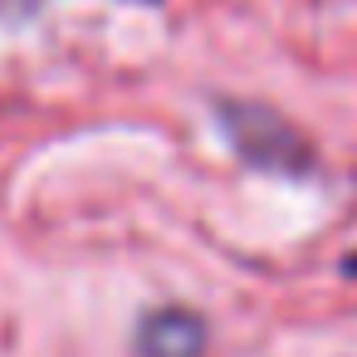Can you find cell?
I'll return each mask as SVG.
<instances>
[{
  "label": "cell",
  "instance_id": "cell-3",
  "mask_svg": "<svg viewBox=\"0 0 357 357\" xmlns=\"http://www.w3.org/2000/svg\"><path fill=\"white\" fill-rule=\"evenodd\" d=\"M137 6H157V0H137Z\"/></svg>",
  "mask_w": 357,
  "mask_h": 357
},
{
  "label": "cell",
  "instance_id": "cell-1",
  "mask_svg": "<svg viewBox=\"0 0 357 357\" xmlns=\"http://www.w3.org/2000/svg\"><path fill=\"white\" fill-rule=\"evenodd\" d=\"M201 337L206 333L191 313H157L142 328V357H196Z\"/></svg>",
  "mask_w": 357,
  "mask_h": 357
},
{
  "label": "cell",
  "instance_id": "cell-2",
  "mask_svg": "<svg viewBox=\"0 0 357 357\" xmlns=\"http://www.w3.org/2000/svg\"><path fill=\"white\" fill-rule=\"evenodd\" d=\"M347 269H352V274H357V255H352V259H347Z\"/></svg>",
  "mask_w": 357,
  "mask_h": 357
}]
</instances>
